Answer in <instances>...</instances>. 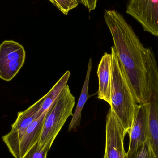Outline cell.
I'll use <instances>...</instances> for the list:
<instances>
[{
    "instance_id": "obj_1",
    "label": "cell",
    "mask_w": 158,
    "mask_h": 158,
    "mask_svg": "<svg viewBox=\"0 0 158 158\" xmlns=\"http://www.w3.org/2000/svg\"><path fill=\"white\" fill-rule=\"evenodd\" d=\"M116 54L137 104L158 94V69L155 53L145 47L132 27L116 10L105 11Z\"/></svg>"
},
{
    "instance_id": "obj_2",
    "label": "cell",
    "mask_w": 158,
    "mask_h": 158,
    "mask_svg": "<svg viewBox=\"0 0 158 158\" xmlns=\"http://www.w3.org/2000/svg\"><path fill=\"white\" fill-rule=\"evenodd\" d=\"M110 108L129 134L133 122L137 104L116 54L113 46L111 50Z\"/></svg>"
},
{
    "instance_id": "obj_3",
    "label": "cell",
    "mask_w": 158,
    "mask_h": 158,
    "mask_svg": "<svg viewBox=\"0 0 158 158\" xmlns=\"http://www.w3.org/2000/svg\"><path fill=\"white\" fill-rule=\"evenodd\" d=\"M75 98L67 85L59 94L45 117L39 145L52 147L67 119L73 115Z\"/></svg>"
},
{
    "instance_id": "obj_4",
    "label": "cell",
    "mask_w": 158,
    "mask_h": 158,
    "mask_svg": "<svg viewBox=\"0 0 158 158\" xmlns=\"http://www.w3.org/2000/svg\"><path fill=\"white\" fill-rule=\"evenodd\" d=\"M41 98L26 110L19 112L16 119L11 126V131L2 137L3 142L15 158H17L19 143L27 128L35 119L46 112L41 110Z\"/></svg>"
},
{
    "instance_id": "obj_5",
    "label": "cell",
    "mask_w": 158,
    "mask_h": 158,
    "mask_svg": "<svg viewBox=\"0 0 158 158\" xmlns=\"http://www.w3.org/2000/svg\"><path fill=\"white\" fill-rule=\"evenodd\" d=\"M26 52L17 42L5 40L0 44V78L11 81L24 65Z\"/></svg>"
},
{
    "instance_id": "obj_6",
    "label": "cell",
    "mask_w": 158,
    "mask_h": 158,
    "mask_svg": "<svg viewBox=\"0 0 158 158\" xmlns=\"http://www.w3.org/2000/svg\"><path fill=\"white\" fill-rule=\"evenodd\" d=\"M126 13L136 19L144 31L158 36V0H130Z\"/></svg>"
},
{
    "instance_id": "obj_7",
    "label": "cell",
    "mask_w": 158,
    "mask_h": 158,
    "mask_svg": "<svg viewBox=\"0 0 158 158\" xmlns=\"http://www.w3.org/2000/svg\"><path fill=\"white\" fill-rule=\"evenodd\" d=\"M126 135L124 128L110 108L106 120L104 158H126V152L124 147Z\"/></svg>"
},
{
    "instance_id": "obj_8",
    "label": "cell",
    "mask_w": 158,
    "mask_h": 158,
    "mask_svg": "<svg viewBox=\"0 0 158 158\" xmlns=\"http://www.w3.org/2000/svg\"><path fill=\"white\" fill-rule=\"evenodd\" d=\"M149 108V102L136 106L133 122L128 134L130 135V143L127 156L135 152L146 141Z\"/></svg>"
},
{
    "instance_id": "obj_9",
    "label": "cell",
    "mask_w": 158,
    "mask_h": 158,
    "mask_svg": "<svg viewBox=\"0 0 158 158\" xmlns=\"http://www.w3.org/2000/svg\"><path fill=\"white\" fill-rule=\"evenodd\" d=\"M99 87L98 98L110 104L111 54L105 53L98 65L97 71Z\"/></svg>"
},
{
    "instance_id": "obj_10",
    "label": "cell",
    "mask_w": 158,
    "mask_h": 158,
    "mask_svg": "<svg viewBox=\"0 0 158 158\" xmlns=\"http://www.w3.org/2000/svg\"><path fill=\"white\" fill-rule=\"evenodd\" d=\"M46 113L35 119L27 128L19 143L17 158H23L39 142Z\"/></svg>"
},
{
    "instance_id": "obj_11",
    "label": "cell",
    "mask_w": 158,
    "mask_h": 158,
    "mask_svg": "<svg viewBox=\"0 0 158 158\" xmlns=\"http://www.w3.org/2000/svg\"><path fill=\"white\" fill-rule=\"evenodd\" d=\"M149 102L147 125V140L156 157L158 156V94H153Z\"/></svg>"
},
{
    "instance_id": "obj_12",
    "label": "cell",
    "mask_w": 158,
    "mask_h": 158,
    "mask_svg": "<svg viewBox=\"0 0 158 158\" xmlns=\"http://www.w3.org/2000/svg\"><path fill=\"white\" fill-rule=\"evenodd\" d=\"M92 58H90L88 63V69H87L85 81L82 89L80 96L78 100L77 107L72 115L71 121L69 126L68 131L69 132L76 130L77 127L79 126L80 124L82 111L86 101L89 98L88 90H89V81H90V76L92 72Z\"/></svg>"
},
{
    "instance_id": "obj_13",
    "label": "cell",
    "mask_w": 158,
    "mask_h": 158,
    "mask_svg": "<svg viewBox=\"0 0 158 158\" xmlns=\"http://www.w3.org/2000/svg\"><path fill=\"white\" fill-rule=\"evenodd\" d=\"M51 148L48 145H39L37 143L29 150L23 158H47Z\"/></svg>"
},
{
    "instance_id": "obj_14",
    "label": "cell",
    "mask_w": 158,
    "mask_h": 158,
    "mask_svg": "<svg viewBox=\"0 0 158 158\" xmlns=\"http://www.w3.org/2000/svg\"><path fill=\"white\" fill-rule=\"evenodd\" d=\"M153 156L156 157L149 143L146 140L143 145L140 147L135 152L129 156L126 155V158H152Z\"/></svg>"
},
{
    "instance_id": "obj_15",
    "label": "cell",
    "mask_w": 158,
    "mask_h": 158,
    "mask_svg": "<svg viewBox=\"0 0 158 158\" xmlns=\"http://www.w3.org/2000/svg\"><path fill=\"white\" fill-rule=\"evenodd\" d=\"M62 13L67 15L69 12L77 7L79 2L77 0H49Z\"/></svg>"
},
{
    "instance_id": "obj_16",
    "label": "cell",
    "mask_w": 158,
    "mask_h": 158,
    "mask_svg": "<svg viewBox=\"0 0 158 158\" xmlns=\"http://www.w3.org/2000/svg\"><path fill=\"white\" fill-rule=\"evenodd\" d=\"M98 0H83V5H84L89 11L95 10L96 7V4Z\"/></svg>"
},
{
    "instance_id": "obj_17",
    "label": "cell",
    "mask_w": 158,
    "mask_h": 158,
    "mask_svg": "<svg viewBox=\"0 0 158 158\" xmlns=\"http://www.w3.org/2000/svg\"><path fill=\"white\" fill-rule=\"evenodd\" d=\"M77 1L79 2V3H81L83 4V0H77Z\"/></svg>"
},
{
    "instance_id": "obj_18",
    "label": "cell",
    "mask_w": 158,
    "mask_h": 158,
    "mask_svg": "<svg viewBox=\"0 0 158 158\" xmlns=\"http://www.w3.org/2000/svg\"><path fill=\"white\" fill-rule=\"evenodd\" d=\"M158 158L156 157L155 156H153V158Z\"/></svg>"
},
{
    "instance_id": "obj_19",
    "label": "cell",
    "mask_w": 158,
    "mask_h": 158,
    "mask_svg": "<svg viewBox=\"0 0 158 158\" xmlns=\"http://www.w3.org/2000/svg\"></svg>"
},
{
    "instance_id": "obj_20",
    "label": "cell",
    "mask_w": 158,
    "mask_h": 158,
    "mask_svg": "<svg viewBox=\"0 0 158 158\" xmlns=\"http://www.w3.org/2000/svg\"></svg>"
}]
</instances>
